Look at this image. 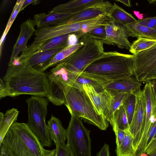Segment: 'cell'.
<instances>
[{
	"instance_id": "42",
	"label": "cell",
	"mask_w": 156,
	"mask_h": 156,
	"mask_svg": "<svg viewBox=\"0 0 156 156\" xmlns=\"http://www.w3.org/2000/svg\"><path fill=\"white\" fill-rule=\"evenodd\" d=\"M115 1L119 2L123 4L124 5L129 7H131L132 6L130 1L129 0H115Z\"/></svg>"
},
{
	"instance_id": "7",
	"label": "cell",
	"mask_w": 156,
	"mask_h": 156,
	"mask_svg": "<svg viewBox=\"0 0 156 156\" xmlns=\"http://www.w3.org/2000/svg\"><path fill=\"white\" fill-rule=\"evenodd\" d=\"M66 129V145L73 156H91L90 130L85 127L81 119L71 115Z\"/></svg>"
},
{
	"instance_id": "28",
	"label": "cell",
	"mask_w": 156,
	"mask_h": 156,
	"mask_svg": "<svg viewBox=\"0 0 156 156\" xmlns=\"http://www.w3.org/2000/svg\"><path fill=\"white\" fill-rule=\"evenodd\" d=\"M136 102V97L135 92L126 94L122 101V105L126 112L129 125L133 117Z\"/></svg>"
},
{
	"instance_id": "1",
	"label": "cell",
	"mask_w": 156,
	"mask_h": 156,
	"mask_svg": "<svg viewBox=\"0 0 156 156\" xmlns=\"http://www.w3.org/2000/svg\"><path fill=\"white\" fill-rule=\"evenodd\" d=\"M50 89L48 73L34 69L27 61L9 66L0 80V99L23 94L48 98Z\"/></svg>"
},
{
	"instance_id": "23",
	"label": "cell",
	"mask_w": 156,
	"mask_h": 156,
	"mask_svg": "<svg viewBox=\"0 0 156 156\" xmlns=\"http://www.w3.org/2000/svg\"><path fill=\"white\" fill-rule=\"evenodd\" d=\"M126 26L129 32L130 36L156 40L155 30L136 23L127 24Z\"/></svg>"
},
{
	"instance_id": "10",
	"label": "cell",
	"mask_w": 156,
	"mask_h": 156,
	"mask_svg": "<svg viewBox=\"0 0 156 156\" xmlns=\"http://www.w3.org/2000/svg\"><path fill=\"white\" fill-rule=\"evenodd\" d=\"M133 56V75L135 79L141 82L145 76L156 68V43Z\"/></svg>"
},
{
	"instance_id": "14",
	"label": "cell",
	"mask_w": 156,
	"mask_h": 156,
	"mask_svg": "<svg viewBox=\"0 0 156 156\" xmlns=\"http://www.w3.org/2000/svg\"><path fill=\"white\" fill-rule=\"evenodd\" d=\"M35 26L34 21L30 18L21 24L20 33L13 48L8 66L10 65L18 57V55L26 48L28 41L35 31Z\"/></svg>"
},
{
	"instance_id": "16",
	"label": "cell",
	"mask_w": 156,
	"mask_h": 156,
	"mask_svg": "<svg viewBox=\"0 0 156 156\" xmlns=\"http://www.w3.org/2000/svg\"><path fill=\"white\" fill-rule=\"evenodd\" d=\"M141 85L140 82L131 77L115 80L102 86L103 90L112 92L128 94L135 92Z\"/></svg>"
},
{
	"instance_id": "45",
	"label": "cell",
	"mask_w": 156,
	"mask_h": 156,
	"mask_svg": "<svg viewBox=\"0 0 156 156\" xmlns=\"http://www.w3.org/2000/svg\"><path fill=\"white\" fill-rule=\"evenodd\" d=\"M140 156H147L146 154H145V153H144L143 154H142Z\"/></svg>"
},
{
	"instance_id": "32",
	"label": "cell",
	"mask_w": 156,
	"mask_h": 156,
	"mask_svg": "<svg viewBox=\"0 0 156 156\" xmlns=\"http://www.w3.org/2000/svg\"><path fill=\"white\" fill-rule=\"evenodd\" d=\"M105 26L102 25L88 32L87 34L92 38L103 40L106 37Z\"/></svg>"
},
{
	"instance_id": "24",
	"label": "cell",
	"mask_w": 156,
	"mask_h": 156,
	"mask_svg": "<svg viewBox=\"0 0 156 156\" xmlns=\"http://www.w3.org/2000/svg\"><path fill=\"white\" fill-rule=\"evenodd\" d=\"M81 39L79 40L77 43L70 45L66 47L56 54L48 62L44 69V71L50 67L55 66L58 62L70 55L82 45Z\"/></svg>"
},
{
	"instance_id": "30",
	"label": "cell",
	"mask_w": 156,
	"mask_h": 156,
	"mask_svg": "<svg viewBox=\"0 0 156 156\" xmlns=\"http://www.w3.org/2000/svg\"><path fill=\"white\" fill-rule=\"evenodd\" d=\"M113 93V98L111 102L110 109L107 121L109 122L111 121L112 115L115 111L121 105H122V101L126 94L125 93Z\"/></svg>"
},
{
	"instance_id": "17",
	"label": "cell",
	"mask_w": 156,
	"mask_h": 156,
	"mask_svg": "<svg viewBox=\"0 0 156 156\" xmlns=\"http://www.w3.org/2000/svg\"><path fill=\"white\" fill-rule=\"evenodd\" d=\"M68 45V44H66L52 49L36 53L27 61L34 69L44 72L49 60L57 53Z\"/></svg>"
},
{
	"instance_id": "37",
	"label": "cell",
	"mask_w": 156,
	"mask_h": 156,
	"mask_svg": "<svg viewBox=\"0 0 156 156\" xmlns=\"http://www.w3.org/2000/svg\"><path fill=\"white\" fill-rule=\"evenodd\" d=\"M156 79V68L153 69L145 76L142 80V82H147L153 79Z\"/></svg>"
},
{
	"instance_id": "4",
	"label": "cell",
	"mask_w": 156,
	"mask_h": 156,
	"mask_svg": "<svg viewBox=\"0 0 156 156\" xmlns=\"http://www.w3.org/2000/svg\"><path fill=\"white\" fill-rule=\"evenodd\" d=\"M65 105L71 115L81 118L86 122L101 130H106L108 122L105 116L97 112L84 90L67 85L63 91Z\"/></svg>"
},
{
	"instance_id": "31",
	"label": "cell",
	"mask_w": 156,
	"mask_h": 156,
	"mask_svg": "<svg viewBox=\"0 0 156 156\" xmlns=\"http://www.w3.org/2000/svg\"><path fill=\"white\" fill-rule=\"evenodd\" d=\"M24 1V0H18L17 1L8 21L6 27L1 38L0 41L1 45L17 14L19 12H20V9Z\"/></svg>"
},
{
	"instance_id": "44",
	"label": "cell",
	"mask_w": 156,
	"mask_h": 156,
	"mask_svg": "<svg viewBox=\"0 0 156 156\" xmlns=\"http://www.w3.org/2000/svg\"><path fill=\"white\" fill-rule=\"evenodd\" d=\"M148 156H156V152Z\"/></svg>"
},
{
	"instance_id": "11",
	"label": "cell",
	"mask_w": 156,
	"mask_h": 156,
	"mask_svg": "<svg viewBox=\"0 0 156 156\" xmlns=\"http://www.w3.org/2000/svg\"><path fill=\"white\" fill-rule=\"evenodd\" d=\"M105 29L106 37L103 41L104 44L129 50L132 44L128 39L130 34L126 25L110 19Z\"/></svg>"
},
{
	"instance_id": "35",
	"label": "cell",
	"mask_w": 156,
	"mask_h": 156,
	"mask_svg": "<svg viewBox=\"0 0 156 156\" xmlns=\"http://www.w3.org/2000/svg\"><path fill=\"white\" fill-rule=\"evenodd\" d=\"M156 152V136L146 149L145 153L148 155Z\"/></svg>"
},
{
	"instance_id": "38",
	"label": "cell",
	"mask_w": 156,
	"mask_h": 156,
	"mask_svg": "<svg viewBox=\"0 0 156 156\" xmlns=\"http://www.w3.org/2000/svg\"><path fill=\"white\" fill-rule=\"evenodd\" d=\"M78 41L79 40L74 33H71L69 34L68 38L69 45L76 44L77 43Z\"/></svg>"
},
{
	"instance_id": "40",
	"label": "cell",
	"mask_w": 156,
	"mask_h": 156,
	"mask_svg": "<svg viewBox=\"0 0 156 156\" xmlns=\"http://www.w3.org/2000/svg\"><path fill=\"white\" fill-rule=\"evenodd\" d=\"M0 156H14L9 150L0 145Z\"/></svg>"
},
{
	"instance_id": "27",
	"label": "cell",
	"mask_w": 156,
	"mask_h": 156,
	"mask_svg": "<svg viewBox=\"0 0 156 156\" xmlns=\"http://www.w3.org/2000/svg\"><path fill=\"white\" fill-rule=\"evenodd\" d=\"M156 43V40L139 37L133 41L129 50V52L135 55L139 52L147 49Z\"/></svg>"
},
{
	"instance_id": "9",
	"label": "cell",
	"mask_w": 156,
	"mask_h": 156,
	"mask_svg": "<svg viewBox=\"0 0 156 156\" xmlns=\"http://www.w3.org/2000/svg\"><path fill=\"white\" fill-rule=\"evenodd\" d=\"M146 99V110L144 127L140 141L136 150L140 155L144 153L148 134L152 124L156 120V99L150 84L146 82L143 89Z\"/></svg>"
},
{
	"instance_id": "15",
	"label": "cell",
	"mask_w": 156,
	"mask_h": 156,
	"mask_svg": "<svg viewBox=\"0 0 156 156\" xmlns=\"http://www.w3.org/2000/svg\"><path fill=\"white\" fill-rule=\"evenodd\" d=\"M74 14L57 13L50 11L48 13L43 12L35 15L33 20L37 28L39 29L64 24Z\"/></svg>"
},
{
	"instance_id": "6",
	"label": "cell",
	"mask_w": 156,
	"mask_h": 156,
	"mask_svg": "<svg viewBox=\"0 0 156 156\" xmlns=\"http://www.w3.org/2000/svg\"><path fill=\"white\" fill-rule=\"evenodd\" d=\"M49 100L47 98L32 96L26 100L28 107V125L43 147L52 145L46 118Z\"/></svg>"
},
{
	"instance_id": "21",
	"label": "cell",
	"mask_w": 156,
	"mask_h": 156,
	"mask_svg": "<svg viewBox=\"0 0 156 156\" xmlns=\"http://www.w3.org/2000/svg\"><path fill=\"white\" fill-rule=\"evenodd\" d=\"M17 109L12 108L7 110L5 114L0 113V144L12 125L16 122L19 113Z\"/></svg>"
},
{
	"instance_id": "41",
	"label": "cell",
	"mask_w": 156,
	"mask_h": 156,
	"mask_svg": "<svg viewBox=\"0 0 156 156\" xmlns=\"http://www.w3.org/2000/svg\"><path fill=\"white\" fill-rule=\"evenodd\" d=\"M147 82H148L150 84L153 94L156 99V79L148 81Z\"/></svg>"
},
{
	"instance_id": "12",
	"label": "cell",
	"mask_w": 156,
	"mask_h": 156,
	"mask_svg": "<svg viewBox=\"0 0 156 156\" xmlns=\"http://www.w3.org/2000/svg\"><path fill=\"white\" fill-rule=\"evenodd\" d=\"M83 87L97 113L103 115L107 120L112 99L113 93L105 90L98 92L90 85H84Z\"/></svg>"
},
{
	"instance_id": "25",
	"label": "cell",
	"mask_w": 156,
	"mask_h": 156,
	"mask_svg": "<svg viewBox=\"0 0 156 156\" xmlns=\"http://www.w3.org/2000/svg\"><path fill=\"white\" fill-rule=\"evenodd\" d=\"M109 123L112 127H115L125 132L129 130V125L127 118L122 105L114 112Z\"/></svg>"
},
{
	"instance_id": "22",
	"label": "cell",
	"mask_w": 156,
	"mask_h": 156,
	"mask_svg": "<svg viewBox=\"0 0 156 156\" xmlns=\"http://www.w3.org/2000/svg\"><path fill=\"white\" fill-rule=\"evenodd\" d=\"M108 16L110 19L126 25L135 23L137 21L132 14L126 12L115 3L113 4Z\"/></svg>"
},
{
	"instance_id": "34",
	"label": "cell",
	"mask_w": 156,
	"mask_h": 156,
	"mask_svg": "<svg viewBox=\"0 0 156 156\" xmlns=\"http://www.w3.org/2000/svg\"><path fill=\"white\" fill-rule=\"evenodd\" d=\"M112 128L116 136V147H118L122 143L125 137L126 132L115 127Z\"/></svg>"
},
{
	"instance_id": "33",
	"label": "cell",
	"mask_w": 156,
	"mask_h": 156,
	"mask_svg": "<svg viewBox=\"0 0 156 156\" xmlns=\"http://www.w3.org/2000/svg\"><path fill=\"white\" fill-rule=\"evenodd\" d=\"M135 23L156 30V16L139 19Z\"/></svg>"
},
{
	"instance_id": "39",
	"label": "cell",
	"mask_w": 156,
	"mask_h": 156,
	"mask_svg": "<svg viewBox=\"0 0 156 156\" xmlns=\"http://www.w3.org/2000/svg\"><path fill=\"white\" fill-rule=\"evenodd\" d=\"M40 1L37 0H24L20 9V12L23 10L24 8L29 5L32 4L34 5H36L39 4Z\"/></svg>"
},
{
	"instance_id": "5",
	"label": "cell",
	"mask_w": 156,
	"mask_h": 156,
	"mask_svg": "<svg viewBox=\"0 0 156 156\" xmlns=\"http://www.w3.org/2000/svg\"><path fill=\"white\" fill-rule=\"evenodd\" d=\"M80 39L82 45L57 64L78 76L104 52L103 40L92 38L87 34Z\"/></svg>"
},
{
	"instance_id": "3",
	"label": "cell",
	"mask_w": 156,
	"mask_h": 156,
	"mask_svg": "<svg viewBox=\"0 0 156 156\" xmlns=\"http://www.w3.org/2000/svg\"><path fill=\"white\" fill-rule=\"evenodd\" d=\"M0 145L14 156H46L52 151L44 148L28 123L16 122L10 126Z\"/></svg>"
},
{
	"instance_id": "13",
	"label": "cell",
	"mask_w": 156,
	"mask_h": 156,
	"mask_svg": "<svg viewBox=\"0 0 156 156\" xmlns=\"http://www.w3.org/2000/svg\"><path fill=\"white\" fill-rule=\"evenodd\" d=\"M113 4L108 1L99 0L82 11L71 16L64 24H70L95 18L100 15L108 16Z\"/></svg>"
},
{
	"instance_id": "8",
	"label": "cell",
	"mask_w": 156,
	"mask_h": 156,
	"mask_svg": "<svg viewBox=\"0 0 156 156\" xmlns=\"http://www.w3.org/2000/svg\"><path fill=\"white\" fill-rule=\"evenodd\" d=\"M135 107L132 122L129 125V131L133 137V146L136 151L140 141L144 127L146 99L144 92L140 87L135 91Z\"/></svg>"
},
{
	"instance_id": "20",
	"label": "cell",
	"mask_w": 156,
	"mask_h": 156,
	"mask_svg": "<svg viewBox=\"0 0 156 156\" xmlns=\"http://www.w3.org/2000/svg\"><path fill=\"white\" fill-rule=\"evenodd\" d=\"M109 20V18L106 15H100L95 18L87 20L81 29L74 33L79 40L91 30L101 26L106 25Z\"/></svg>"
},
{
	"instance_id": "19",
	"label": "cell",
	"mask_w": 156,
	"mask_h": 156,
	"mask_svg": "<svg viewBox=\"0 0 156 156\" xmlns=\"http://www.w3.org/2000/svg\"><path fill=\"white\" fill-rule=\"evenodd\" d=\"M99 1V0H71L56 6L51 11L59 13L76 14Z\"/></svg>"
},
{
	"instance_id": "18",
	"label": "cell",
	"mask_w": 156,
	"mask_h": 156,
	"mask_svg": "<svg viewBox=\"0 0 156 156\" xmlns=\"http://www.w3.org/2000/svg\"><path fill=\"white\" fill-rule=\"evenodd\" d=\"M47 125L50 137L55 145L65 144L67 139V129L63 127L60 120L52 115L47 121Z\"/></svg>"
},
{
	"instance_id": "29",
	"label": "cell",
	"mask_w": 156,
	"mask_h": 156,
	"mask_svg": "<svg viewBox=\"0 0 156 156\" xmlns=\"http://www.w3.org/2000/svg\"><path fill=\"white\" fill-rule=\"evenodd\" d=\"M90 85L93 86L98 92H102L103 89L102 85L93 80L80 76H77L75 77L73 87L80 90H83L84 85Z\"/></svg>"
},
{
	"instance_id": "46",
	"label": "cell",
	"mask_w": 156,
	"mask_h": 156,
	"mask_svg": "<svg viewBox=\"0 0 156 156\" xmlns=\"http://www.w3.org/2000/svg\"><path fill=\"white\" fill-rule=\"evenodd\" d=\"M53 156H59L55 152Z\"/></svg>"
},
{
	"instance_id": "2",
	"label": "cell",
	"mask_w": 156,
	"mask_h": 156,
	"mask_svg": "<svg viewBox=\"0 0 156 156\" xmlns=\"http://www.w3.org/2000/svg\"><path fill=\"white\" fill-rule=\"evenodd\" d=\"M133 55L117 51L104 52L83 72L86 76L104 85L133 75Z\"/></svg>"
},
{
	"instance_id": "26",
	"label": "cell",
	"mask_w": 156,
	"mask_h": 156,
	"mask_svg": "<svg viewBox=\"0 0 156 156\" xmlns=\"http://www.w3.org/2000/svg\"><path fill=\"white\" fill-rule=\"evenodd\" d=\"M133 140L129 131H126L122 143L116 147L115 151L117 156H133L135 150L133 146Z\"/></svg>"
},
{
	"instance_id": "36",
	"label": "cell",
	"mask_w": 156,
	"mask_h": 156,
	"mask_svg": "<svg viewBox=\"0 0 156 156\" xmlns=\"http://www.w3.org/2000/svg\"><path fill=\"white\" fill-rule=\"evenodd\" d=\"M97 156H110L109 145L105 144L97 154Z\"/></svg>"
},
{
	"instance_id": "43",
	"label": "cell",
	"mask_w": 156,
	"mask_h": 156,
	"mask_svg": "<svg viewBox=\"0 0 156 156\" xmlns=\"http://www.w3.org/2000/svg\"><path fill=\"white\" fill-rule=\"evenodd\" d=\"M55 151V149L54 150H52L51 152H50L49 154H47L46 156H53L54 154Z\"/></svg>"
}]
</instances>
